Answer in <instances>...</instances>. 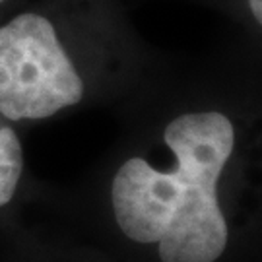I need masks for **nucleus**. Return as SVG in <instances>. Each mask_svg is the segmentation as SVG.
Returning <instances> with one entry per match:
<instances>
[{"instance_id":"obj_1","label":"nucleus","mask_w":262,"mask_h":262,"mask_svg":"<svg viewBox=\"0 0 262 262\" xmlns=\"http://www.w3.org/2000/svg\"><path fill=\"white\" fill-rule=\"evenodd\" d=\"M119 134L68 198L115 262L262 256V55L235 39L171 64L117 109Z\"/></svg>"},{"instance_id":"obj_2","label":"nucleus","mask_w":262,"mask_h":262,"mask_svg":"<svg viewBox=\"0 0 262 262\" xmlns=\"http://www.w3.org/2000/svg\"><path fill=\"white\" fill-rule=\"evenodd\" d=\"M173 56L124 0H21L0 16V115L16 126L128 103Z\"/></svg>"},{"instance_id":"obj_3","label":"nucleus","mask_w":262,"mask_h":262,"mask_svg":"<svg viewBox=\"0 0 262 262\" xmlns=\"http://www.w3.org/2000/svg\"><path fill=\"white\" fill-rule=\"evenodd\" d=\"M29 192L31 181L19 126L0 115V225L8 224Z\"/></svg>"},{"instance_id":"obj_4","label":"nucleus","mask_w":262,"mask_h":262,"mask_svg":"<svg viewBox=\"0 0 262 262\" xmlns=\"http://www.w3.org/2000/svg\"><path fill=\"white\" fill-rule=\"evenodd\" d=\"M224 18L247 47L262 55V0H190Z\"/></svg>"},{"instance_id":"obj_5","label":"nucleus","mask_w":262,"mask_h":262,"mask_svg":"<svg viewBox=\"0 0 262 262\" xmlns=\"http://www.w3.org/2000/svg\"><path fill=\"white\" fill-rule=\"evenodd\" d=\"M21 0H0V16L4 14V12H8L12 10L14 6H18Z\"/></svg>"}]
</instances>
